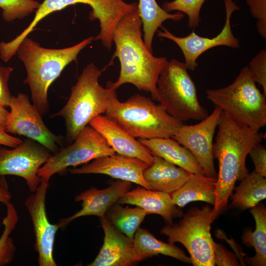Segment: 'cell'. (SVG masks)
<instances>
[{
	"label": "cell",
	"mask_w": 266,
	"mask_h": 266,
	"mask_svg": "<svg viewBox=\"0 0 266 266\" xmlns=\"http://www.w3.org/2000/svg\"><path fill=\"white\" fill-rule=\"evenodd\" d=\"M142 21L138 9L124 16L114 29L112 41L120 63L117 80L108 81L106 87L116 90L126 83L133 85L139 91L150 93L157 100V83L167 62L165 57L154 56L146 47L142 37Z\"/></svg>",
	"instance_id": "cell-1"
},
{
	"label": "cell",
	"mask_w": 266,
	"mask_h": 266,
	"mask_svg": "<svg viewBox=\"0 0 266 266\" xmlns=\"http://www.w3.org/2000/svg\"><path fill=\"white\" fill-rule=\"evenodd\" d=\"M217 127L213 152L218 161L219 170L216 200L211 215L212 223L227 209L236 181L249 173L245 161L250 151L266 137L265 133L239 124L223 111Z\"/></svg>",
	"instance_id": "cell-2"
},
{
	"label": "cell",
	"mask_w": 266,
	"mask_h": 266,
	"mask_svg": "<svg viewBox=\"0 0 266 266\" xmlns=\"http://www.w3.org/2000/svg\"><path fill=\"white\" fill-rule=\"evenodd\" d=\"M93 40L91 36L61 49L43 47L28 36L21 42L16 54L26 67L27 75L24 83L29 86L33 104L42 116L49 110L48 91L51 84L68 64L77 60L80 51Z\"/></svg>",
	"instance_id": "cell-3"
},
{
	"label": "cell",
	"mask_w": 266,
	"mask_h": 266,
	"mask_svg": "<svg viewBox=\"0 0 266 266\" xmlns=\"http://www.w3.org/2000/svg\"><path fill=\"white\" fill-rule=\"evenodd\" d=\"M135 138H171L184 124L151 99L136 94L120 101L116 91L105 113Z\"/></svg>",
	"instance_id": "cell-4"
},
{
	"label": "cell",
	"mask_w": 266,
	"mask_h": 266,
	"mask_svg": "<svg viewBox=\"0 0 266 266\" xmlns=\"http://www.w3.org/2000/svg\"><path fill=\"white\" fill-rule=\"evenodd\" d=\"M102 73L95 64L87 65L71 88L66 103L50 118L62 117L66 127V140L71 144L81 131L98 115L105 113L110 98L115 90L100 85Z\"/></svg>",
	"instance_id": "cell-5"
},
{
	"label": "cell",
	"mask_w": 266,
	"mask_h": 266,
	"mask_svg": "<svg viewBox=\"0 0 266 266\" xmlns=\"http://www.w3.org/2000/svg\"><path fill=\"white\" fill-rule=\"evenodd\" d=\"M247 66L227 86L206 91V98L239 124L254 130L266 125V98Z\"/></svg>",
	"instance_id": "cell-6"
},
{
	"label": "cell",
	"mask_w": 266,
	"mask_h": 266,
	"mask_svg": "<svg viewBox=\"0 0 266 266\" xmlns=\"http://www.w3.org/2000/svg\"><path fill=\"white\" fill-rule=\"evenodd\" d=\"M157 100L174 118L202 120L208 111L200 103L197 88L183 62L167 61L157 83Z\"/></svg>",
	"instance_id": "cell-7"
},
{
	"label": "cell",
	"mask_w": 266,
	"mask_h": 266,
	"mask_svg": "<svg viewBox=\"0 0 266 266\" xmlns=\"http://www.w3.org/2000/svg\"><path fill=\"white\" fill-rule=\"evenodd\" d=\"M208 204L192 207L178 223L167 224L161 229L171 244L180 242L190 254L194 266H214L213 240L211 233L212 212Z\"/></svg>",
	"instance_id": "cell-8"
},
{
	"label": "cell",
	"mask_w": 266,
	"mask_h": 266,
	"mask_svg": "<svg viewBox=\"0 0 266 266\" xmlns=\"http://www.w3.org/2000/svg\"><path fill=\"white\" fill-rule=\"evenodd\" d=\"M115 153L103 136L88 125L71 144L52 154L37 174L41 181L49 182L53 175L63 172L70 166Z\"/></svg>",
	"instance_id": "cell-9"
},
{
	"label": "cell",
	"mask_w": 266,
	"mask_h": 266,
	"mask_svg": "<svg viewBox=\"0 0 266 266\" xmlns=\"http://www.w3.org/2000/svg\"><path fill=\"white\" fill-rule=\"evenodd\" d=\"M9 107L10 111L4 130L6 133L17 134L33 139L43 145L53 154L58 152L63 137L52 132L44 124L42 116L27 95L19 93L12 96Z\"/></svg>",
	"instance_id": "cell-10"
},
{
	"label": "cell",
	"mask_w": 266,
	"mask_h": 266,
	"mask_svg": "<svg viewBox=\"0 0 266 266\" xmlns=\"http://www.w3.org/2000/svg\"><path fill=\"white\" fill-rule=\"evenodd\" d=\"M52 154L43 145L29 138L13 149L0 146V176L23 178L33 193L41 181L38 171Z\"/></svg>",
	"instance_id": "cell-11"
},
{
	"label": "cell",
	"mask_w": 266,
	"mask_h": 266,
	"mask_svg": "<svg viewBox=\"0 0 266 266\" xmlns=\"http://www.w3.org/2000/svg\"><path fill=\"white\" fill-rule=\"evenodd\" d=\"M222 110L215 106L212 112L195 125L183 124L171 137L193 155L204 175L216 178L214 164L213 137Z\"/></svg>",
	"instance_id": "cell-12"
},
{
	"label": "cell",
	"mask_w": 266,
	"mask_h": 266,
	"mask_svg": "<svg viewBox=\"0 0 266 266\" xmlns=\"http://www.w3.org/2000/svg\"><path fill=\"white\" fill-rule=\"evenodd\" d=\"M226 20L222 31L212 38L200 36L193 30L190 34L179 37L170 33L165 27L163 31H157V35L174 42L180 48L184 55V64L187 68L194 70L198 66L199 56L207 50L218 46H226L233 48L240 46L239 40L233 35L231 25V18L234 11L239 7L233 0H224Z\"/></svg>",
	"instance_id": "cell-13"
},
{
	"label": "cell",
	"mask_w": 266,
	"mask_h": 266,
	"mask_svg": "<svg viewBox=\"0 0 266 266\" xmlns=\"http://www.w3.org/2000/svg\"><path fill=\"white\" fill-rule=\"evenodd\" d=\"M49 186V182L41 181L35 191L25 201L33 223L39 266H58L53 251L55 235L60 227L58 224L50 223L47 216L45 200Z\"/></svg>",
	"instance_id": "cell-14"
},
{
	"label": "cell",
	"mask_w": 266,
	"mask_h": 266,
	"mask_svg": "<svg viewBox=\"0 0 266 266\" xmlns=\"http://www.w3.org/2000/svg\"><path fill=\"white\" fill-rule=\"evenodd\" d=\"M149 166L139 159L116 153L96 158L80 167L69 168L68 171L72 174H105L149 189L143 177V172Z\"/></svg>",
	"instance_id": "cell-15"
},
{
	"label": "cell",
	"mask_w": 266,
	"mask_h": 266,
	"mask_svg": "<svg viewBox=\"0 0 266 266\" xmlns=\"http://www.w3.org/2000/svg\"><path fill=\"white\" fill-rule=\"evenodd\" d=\"M65 8L76 3L88 4L92 7L89 13L91 20L98 19L100 30L93 37L100 40L103 46L110 50L112 45V35L116 25L125 15L138 9V3H128L123 0H59Z\"/></svg>",
	"instance_id": "cell-16"
},
{
	"label": "cell",
	"mask_w": 266,
	"mask_h": 266,
	"mask_svg": "<svg viewBox=\"0 0 266 266\" xmlns=\"http://www.w3.org/2000/svg\"><path fill=\"white\" fill-rule=\"evenodd\" d=\"M132 182L118 179L110 186L98 189L92 187L75 197V201H82V208L72 215L62 218L60 229H64L71 221L80 217L94 215L103 217L108 209L130 191Z\"/></svg>",
	"instance_id": "cell-17"
},
{
	"label": "cell",
	"mask_w": 266,
	"mask_h": 266,
	"mask_svg": "<svg viewBox=\"0 0 266 266\" xmlns=\"http://www.w3.org/2000/svg\"><path fill=\"white\" fill-rule=\"evenodd\" d=\"M103 243L89 266H132L138 262L133 239L116 229L104 216L100 218Z\"/></svg>",
	"instance_id": "cell-18"
},
{
	"label": "cell",
	"mask_w": 266,
	"mask_h": 266,
	"mask_svg": "<svg viewBox=\"0 0 266 266\" xmlns=\"http://www.w3.org/2000/svg\"><path fill=\"white\" fill-rule=\"evenodd\" d=\"M89 125L103 136L116 153L139 159L149 166L152 164L153 155L150 151L106 115H98Z\"/></svg>",
	"instance_id": "cell-19"
},
{
	"label": "cell",
	"mask_w": 266,
	"mask_h": 266,
	"mask_svg": "<svg viewBox=\"0 0 266 266\" xmlns=\"http://www.w3.org/2000/svg\"><path fill=\"white\" fill-rule=\"evenodd\" d=\"M116 203L139 206L148 214L161 215L167 224H173V220L183 215L182 210L172 202L170 194L138 187L127 192Z\"/></svg>",
	"instance_id": "cell-20"
},
{
	"label": "cell",
	"mask_w": 266,
	"mask_h": 266,
	"mask_svg": "<svg viewBox=\"0 0 266 266\" xmlns=\"http://www.w3.org/2000/svg\"><path fill=\"white\" fill-rule=\"evenodd\" d=\"M191 174L162 158L153 155V163L144 170L143 177L150 190L171 194L187 182Z\"/></svg>",
	"instance_id": "cell-21"
},
{
	"label": "cell",
	"mask_w": 266,
	"mask_h": 266,
	"mask_svg": "<svg viewBox=\"0 0 266 266\" xmlns=\"http://www.w3.org/2000/svg\"><path fill=\"white\" fill-rule=\"evenodd\" d=\"M138 140L153 155L159 156L191 174H204L190 151L172 138H138Z\"/></svg>",
	"instance_id": "cell-22"
},
{
	"label": "cell",
	"mask_w": 266,
	"mask_h": 266,
	"mask_svg": "<svg viewBox=\"0 0 266 266\" xmlns=\"http://www.w3.org/2000/svg\"><path fill=\"white\" fill-rule=\"evenodd\" d=\"M216 191V178L191 174L187 182L170 195L173 203L179 207L196 201H204L214 206Z\"/></svg>",
	"instance_id": "cell-23"
},
{
	"label": "cell",
	"mask_w": 266,
	"mask_h": 266,
	"mask_svg": "<svg viewBox=\"0 0 266 266\" xmlns=\"http://www.w3.org/2000/svg\"><path fill=\"white\" fill-rule=\"evenodd\" d=\"M133 242L138 262L162 254L192 264L190 257L187 256L182 250L174 244L158 239L146 229L139 228L134 235Z\"/></svg>",
	"instance_id": "cell-24"
},
{
	"label": "cell",
	"mask_w": 266,
	"mask_h": 266,
	"mask_svg": "<svg viewBox=\"0 0 266 266\" xmlns=\"http://www.w3.org/2000/svg\"><path fill=\"white\" fill-rule=\"evenodd\" d=\"M256 227L254 231L248 229L245 231L242 240L246 246L254 247L255 255L247 257L245 261L253 266H266V209L264 204L259 203L250 208Z\"/></svg>",
	"instance_id": "cell-25"
},
{
	"label": "cell",
	"mask_w": 266,
	"mask_h": 266,
	"mask_svg": "<svg viewBox=\"0 0 266 266\" xmlns=\"http://www.w3.org/2000/svg\"><path fill=\"white\" fill-rule=\"evenodd\" d=\"M138 10L142 21L143 40L146 47L153 52L154 36L158 28L166 20L175 22L181 20L184 15L180 12L170 14L157 3L156 0H138Z\"/></svg>",
	"instance_id": "cell-26"
},
{
	"label": "cell",
	"mask_w": 266,
	"mask_h": 266,
	"mask_svg": "<svg viewBox=\"0 0 266 266\" xmlns=\"http://www.w3.org/2000/svg\"><path fill=\"white\" fill-rule=\"evenodd\" d=\"M235 187V192L232 195L230 207L244 210L256 206L266 198V177L254 170L249 173Z\"/></svg>",
	"instance_id": "cell-27"
},
{
	"label": "cell",
	"mask_w": 266,
	"mask_h": 266,
	"mask_svg": "<svg viewBox=\"0 0 266 266\" xmlns=\"http://www.w3.org/2000/svg\"><path fill=\"white\" fill-rule=\"evenodd\" d=\"M147 214L145 210L139 206L124 207L121 204L115 203L108 209L105 217L116 229L133 239Z\"/></svg>",
	"instance_id": "cell-28"
},
{
	"label": "cell",
	"mask_w": 266,
	"mask_h": 266,
	"mask_svg": "<svg viewBox=\"0 0 266 266\" xmlns=\"http://www.w3.org/2000/svg\"><path fill=\"white\" fill-rule=\"evenodd\" d=\"M6 214L2 219L4 226L0 236V266H6L13 261L16 246L10 235L18 221V215L14 205L10 201L5 204Z\"/></svg>",
	"instance_id": "cell-29"
},
{
	"label": "cell",
	"mask_w": 266,
	"mask_h": 266,
	"mask_svg": "<svg viewBox=\"0 0 266 266\" xmlns=\"http://www.w3.org/2000/svg\"><path fill=\"white\" fill-rule=\"evenodd\" d=\"M64 8L59 0H44L35 11V16L31 24L15 38L7 42L8 49L12 52H16L22 40L28 36L41 20L52 13Z\"/></svg>",
	"instance_id": "cell-30"
},
{
	"label": "cell",
	"mask_w": 266,
	"mask_h": 266,
	"mask_svg": "<svg viewBox=\"0 0 266 266\" xmlns=\"http://www.w3.org/2000/svg\"><path fill=\"white\" fill-rule=\"evenodd\" d=\"M40 4L35 0H0L2 17L6 22L26 17L35 12Z\"/></svg>",
	"instance_id": "cell-31"
},
{
	"label": "cell",
	"mask_w": 266,
	"mask_h": 266,
	"mask_svg": "<svg viewBox=\"0 0 266 266\" xmlns=\"http://www.w3.org/2000/svg\"><path fill=\"white\" fill-rule=\"evenodd\" d=\"M205 0H174L165 1L162 8L167 12L176 10L186 14L188 17V27L194 29L199 26L200 21V11Z\"/></svg>",
	"instance_id": "cell-32"
},
{
	"label": "cell",
	"mask_w": 266,
	"mask_h": 266,
	"mask_svg": "<svg viewBox=\"0 0 266 266\" xmlns=\"http://www.w3.org/2000/svg\"><path fill=\"white\" fill-rule=\"evenodd\" d=\"M254 80L260 85L266 96V50H261L249 62L248 66Z\"/></svg>",
	"instance_id": "cell-33"
},
{
	"label": "cell",
	"mask_w": 266,
	"mask_h": 266,
	"mask_svg": "<svg viewBox=\"0 0 266 266\" xmlns=\"http://www.w3.org/2000/svg\"><path fill=\"white\" fill-rule=\"evenodd\" d=\"M252 16L257 20V29L266 38V0H246Z\"/></svg>",
	"instance_id": "cell-34"
},
{
	"label": "cell",
	"mask_w": 266,
	"mask_h": 266,
	"mask_svg": "<svg viewBox=\"0 0 266 266\" xmlns=\"http://www.w3.org/2000/svg\"><path fill=\"white\" fill-rule=\"evenodd\" d=\"M249 154L255 166L254 171L258 174L266 177V149L261 143L255 144Z\"/></svg>",
	"instance_id": "cell-35"
},
{
	"label": "cell",
	"mask_w": 266,
	"mask_h": 266,
	"mask_svg": "<svg viewBox=\"0 0 266 266\" xmlns=\"http://www.w3.org/2000/svg\"><path fill=\"white\" fill-rule=\"evenodd\" d=\"M214 259L215 265L239 266L236 256L229 251L223 245L214 242Z\"/></svg>",
	"instance_id": "cell-36"
},
{
	"label": "cell",
	"mask_w": 266,
	"mask_h": 266,
	"mask_svg": "<svg viewBox=\"0 0 266 266\" xmlns=\"http://www.w3.org/2000/svg\"><path fill=\"white\" fill-rule=\"evenodd\" d=\"M13 70L11 67L0 65V105L4 107L9 106L12 96L8 87V81Z\"/></svg>",
	"instance_id": "cell-37"
},
{
	"label": "cell",
	"mask_w": 266,
	"mask_h": 266,
	"mask_svg": "<svg viewBox=\"0 0 266 266\" xmlns=\"http://www.w3.org/2000/svg\"><path fill=\"white\" fill-rule=\"evenodd\" d=\"M23 140L14 137L6 133L3 128H0V145L14 148L22 142Z\"/></svg>",
	"instance_id": "cell-38"
},
{
	"label": "cell",
	"mask_w": 266,
	"mask_h": 266,
	"mask_svg": "<svg viewBox=\"0 0 266 266\" xmlns=\"http://www.w3.org/2000/svg\"><path fill=\"white\" fill-rule=\"evenodd\" d=\"M12 195L5 176H0V202L5 205L10 201Z\"/></svg>",
	"instance_id": "cell-39"
},
{
	"label": "cell",
	"mask_w": 266,
	"mask_h": 266,
	"mask_svg": "<svg viewBox=\"0 0 266 266\" xmlns=\"http://www.w3.org/2000/svg\"><path fill=\"white\" fill-rule=\"evenodd\" d=\"M9 113L4 106L0 105V128H4Z\"/></svg>",
	"instance_id": "cell-40"
}]
</instances>
